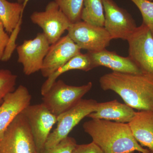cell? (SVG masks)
I'll use <instances>...</instances> for the list:
<instances>
[{"label": "cell", "mask_w": 153, "mask_h": 153, "mask_svg": "<svg viewBox=\"0 0 153 153\" xmlns=\"http://www.w3.org/2000/svg\"><path fill=\"white\" fill-rule=\"evenodd\" d=\"M149 153H153V152H152V151H150V152Z\"/></svg>", "instance_id": "f1b7e54d"}, {"label": "cell", "mask_w": 153, "mask_h": 153, "mask_svg": "<svg viewBox=\"0 0 153 153\" xmlns=\"http://www.w3.org/2000/svg\"><path fill=\"white\" fill-rule=\"evenodd\" d=\"M22 21H20L17 25L16 27L11 33V36L10 37V39L6 47L5 50L4 52V55L2 61H7L10 58L12 53L14 52V49L16 48V45L15 42L17 38L18 34L21 28V25L22 24Z\"/></svg>", "instance_id": "cb8c5ba5"}, {"label": "cell", "mask_w": 153, "mask_h": 153, "mask_svg": "<svg viewBox=\"0 0 153 153\" xmlns=\"http://www.w3.org/2000/svg\"><path fill=\"white\" fill-rule=\"evenodd\" d=\"M0 153H38L27 120L22 112L0 140Z\"/></svg>", "instance_id": "277c9868"}, {"label": "cell", "mask_w": 153, "mask_h": 153, "mask_svg": "<svg viewBox=\"0 0 153 153\" xmlns=\"http://www.w3.org/2000/svg\"><path fill=\"white\" fill-rule=\"evenodd\" d=\"M93 68L91 60L88 54L87 53L82 54L80 52L47 77L41 86V94L43 96L47 93L57 78L67 71L71 70L88 71Z\"/></svg>", "instance_id": "e0dca14e"}, {"label": "cell", "mask_w": 153, "mask_h": 153, "mask_svg": "<svg viewBox=\"0 0 153 153\" xmlns=\"http://www.w3.org/2000/svg\"><path fill=\"white\" fill-rule=\"evenodd\" d=\"M80 50L68 35L61 37L50 46L41 70L42 75L47 78L72 57L80 53Z\"/></svg>", "instance_id": "7c38bea8"}, {"label": "cell", "mask_w": 153, "mask_h": 153, "mask_svg": "<svg viewBox=\"0 0 153 153\" xmlns=\"http://www.w3.org/2000/svg\"><path fill=\"white\" fill-rule=\"evenodd\" d=\"M128 56L145 73H153V36L149 29L142 24L127 39Z\"/></svg>", "instance_id": "ba28073f"}, {"label": "cell", "mask_w": 153, "mask_h": 153, "mask_svg": "<svg viewBox=\"0 0 153 153\" xmlns=\"http://www.w3.org/2000/svg\"><path fill=\"white\" fill-rule=\"evenodd\" d=\"M22 113L27 120L38 153L45 148L52 127L57 123V116L42 103L30 105Z\"/></svg>", "instance_id": "30bf717a"}, {"label": "cell", "mask_w": 153, "mask_h": 153, "mask_svg": "<svg viewBox=\"0 0 153 153\" xmlns=\"http://www.w3.org/2000/svg\"><path fill=\"white\" fill-rule=\"evenodd\" d=\"M6 32L2 23L0 21V61H1L10 39V36Z\"/></svg>", "instance_id": "484cf974"}, {"label": "cell", "mask_w": 153, "mask_h": 153, "mask_svg": "<svg viewBox=\"0 0 153 153\" xmlns=\"http://www.w3.org/2000/svg\"><path fill=\"white\" fill-rule=\"evenodd\" d=\"M68 36L80 49L97 52L106 49L112 40L104 27H98L80 21L71 24Z\"/></svg>", "instance_id": "8992f818"}, {"label": "cell", "mask_w": 153, "mask_h": 153, "mask_svg": "<svg viewBox=\"0 0 153 153\" xmlns=\"http://www.w3.org/2000/svg\"><path fill=\"white\" fill-rule=\"evenodd\" d=\"M30 18L42 29L50 45L58 41L71 24L53 1L48 3L45 10L33 12Z\"/></svg>", "instance_id": "52a82bcc"}, {"label": "cell", "mask_w": 153, "mask_h": 153, "mask_svg": "<svg viewBox=\"0 0 153 153\" xmlns=\"http://www.w3.org/2000/svg\"><path fill=\"white\" fill-rule=\"evenodd\" d=\"M133 135L138 143L153 152V112L140 111L128 123Z\"/></svg>", "instance_id": "2e32d148"}, {"label": "cell", "mask_w": 153, "mask_h": 153, "mask_svg": "<svg viewBox=\"0 0 153 153\" xmlns=\"http://www.w3.org/2000/svg\"><path fill=\"white\" fill-rule=\"evenodd\" d=\"M84 131L103 153H149L134 138L128 123L91 119L83 124Z\"/></svg>", "instance_id": "7a4b0ae2"}, {"label": "cell", "mask_w": 153, "mask_h": 153, "mask_svg": "<svg viewBox=\"0 0 153 153\" xmlns=\"http://www.w3.org/2000/svg\"><path fill=\"white\" fill-rule=\"evenodd\" d=\"M17 2L20 3H22L23 4V2H24V0H17Z\"/></svg>", "instance_id": "83f0119b"}, {"label": "cell", "mask_w": 153, "mask_h": 153, "mask_svg": "<svg viewBox=\"0 0 153 153\" xmlns=\"http://www.w3.org/2000/svg\"><path fill=\"white\" fill-rule=\"evenodd\" d=\"M104 11L103 0H84L81 20L94 26L104 27Z\"/></svg>", "instance_id": "d6986e66"}, {"label": "cell", "mask_w": 153, "mask_h": 153, "mask_svg": "<svg viewBox=\"0 0 153 153\" xmlns=\"http://www.w3.org/2000/svg\"><path fill=\"white\" fill-rule=\"evenodd\" d=\"M17 75L8 69H0V105L7 94L15 90Z\"/></svg>", "instance_id": "44dd1931"}, {"label": "cell", "mask_w": 153, "mask_h": 153, "mask_svg": "<svg viewBox=\"0 0 153 153\" xmlns=\"http://www.w3.org/2000/svg\"><path fill=\"white\" fill-rule=\"evenodd\" d=\"M24 10L23 4L0 0V21L7 33H11L22 21Z\"/></svg>", "instance_id": "ac0fdd59"}, {"label": "cell", "mask_w": 153, "mask_h": 153, "mask_svg": "<svg viewBox=\"0 0 153 153\" xmlns=\"http://www.w3.org/2000/svg\"><path fill=\"white\" fill-rule=\"evenodd\" d=\"M149 1H153V0H149Z\"/></svg>", "instance_id": "f546056e"}, {"label": "cell", "mask_w": 153, "mask_h": 153, "mask_svg": "<svg viewBox=\"0 0 153 153\" xmlns=\"http://www.w3.org/2000/svg\"><path fill=\"white\" fill-rule=\"evenodd\" d=\"M50 44L44 33H39L33 39L25 40L16 47L18 61L23 66V72L29 75L41 71Z\"/></svg>", "instance_id": "9c48e42d"}, {"label": "cell", "mask_w": 153, "mask_h": 153, "mask_svg": "<svg viewBox=\"0 0 153 153\" xmlns=\"http://www.w3.org/2000/svg\"><path fill=\"white\" fill-rule=\"evenodd\" d=\"M30 1V0H24V2L23 3V9H24V10H25L26 6L27 4Z\"/></svg>", "instance_id": "4316f807"}, {"label": "cell", "mask_w": 153, "mask_h": 153, "mask_svg": "<svg viewBox=\"0 0 153 153\" xmlns=\"http://www.w3.org/2000/svg\"><path fill=\"white\" fill-rule=\"evenodd\" d=\"M104 28L112 39L127 40L137 27L131 15L114 0H103Z\"/></svg>", "instance_id": "8fae6325"}, {"label": "cell", "mask_w": 153, "mask_h": 153, "mask_svg": "<svg viewBox=\"0 0 153 153\" xmlns=\"http://www.w3.org/2000/svg\"><path fill=\"white\" fill-rule=\"evenodd\" d=\"M76 144L75 139L68 136L56 146L45 147L38 153H72Z\"/></svg>", "instance_id": "603a6c76"}, {"label": "cell", "mask_w": 153, "mask_h": 153, "mask_svg": "<svg viewBox=\"0 0 153 153\" xmlns=\"http://www.w3.org/2000/svg\"><path fill=\"white\" fill-rule=\"evenodd\" d=\"M31 99L28 88L23 85L5 97L0 105V140L17 116L30 105Z\"/></svg>", "instance_id": "4fadbf2b"}, {"label": "cell", "mask_w": 153, "mask_h": 153, "mask_svg": "<svg viewBox=\"0 0 153 153\" xmlns=\"http://www.w3.org/2000/svg\"><path fill=\"white\" fill-rule=\"evenodd\" d=\"M92 86L91 82L76 86L68 85L60 79L56 80L43 95L42 103L57 117L77 104Z\"/></svg>", "instance_id": "3957f363"}, {"label": "cell", "mask_w": 153, "mask_h": 153, "mask_svg": "<svg viewBox=\"0 0 153 153\" xmlns=\"http://www.w3.org/2000/svg\"><path fill=\"white\" fill-rule=\"evenodd\" d=\"M135 113L130 106L114 100L112 101L97 102L95 111L88 115L87 117L128 123L133 118Z\"/></svg>", "instance_id": "9a60e30c"}, {"label": "cell", "mask_w": 153, "mask_h": 153, "mask_svg": "<svg viewBox=\"0 0 153 153\" xmlns=\"http://www.w3.org/2000/svg\"><path fill=\"white\" fill-rule=\"evenodd\" d=\"M84 0H53L71 24L81 21Z\"/></svg>", "instance_id": "ffe728a7"}, {"label": "cell", "mask_w": 153, "mask_h": 153, "mask_svg": "<svg viewBox=\"0 0 153 153\" xmlns=\"http://www.w3.org/2000/svg\"><path fill=\"white\" fill-rule=\"evenodd\" d=\"M93 68L103 66L114 72L140 74L143 71L128 57H123L115 52L105 49L97 52H88Z\"/></svg>", "instance_id": "5bb4252c"}, {"label": "cell", "mask_w": 153, "mask_h": 153, "mask_svg": "<svg viewBox=\"0 0 153 153\" xmlns=\"http://www.w3.org/2000/svg\"><path fill=\"white\" fill-rule=\"evenodd\" d=\"M99 82L102 90L114 91L133 109L153 112V73L112 71L100 77Z\"/></svg>", "instance_id": "6da1fadb"}, {"label": "cell", "mask_w": 153, "mask_h": 153, "mask_svg": "<svg viewBox=\"0 0 153 153\" xmlns=\"http://www.w3.org/2000/svg\"><path fill=\"white\" fill-rule=\"evenodd\" d=\"M97 102L93 99H81L67 111L57 117V126L50 133L45 144V148L58 144L68 136V134L84 117L96 109Z\"/></svg>", "instance_id": "5b68a950"}, {"label": "cell", "mask_w": 153, "mask_h": 153, "mask_svg": "<svg viewBox=\"0 0 153 153\" xmlns=\"http://www.w3.org/2000/svg\"><path fill=\"white\" fill-rule=\"evenodd\" d=\"M72 153H103L101 149L92 142L86 144H76Z\"/></svg>", "instance_id": "d4e9b609"}, {"label": "cell", "mask_w": 153, "mask_h": 153, "mask_svg": "<svg viewBox=\"0 0 153 153\" xmlns=\"http://www.w3.org/2000/svg\"><path fill=\"white\" fill-rule=\"evenodd\" d=\"M139 9L143 23L149 29L153 36V2L149 0H131Z\"/></svg>", "instance_id": "7402d4cb"}]
</instances>
